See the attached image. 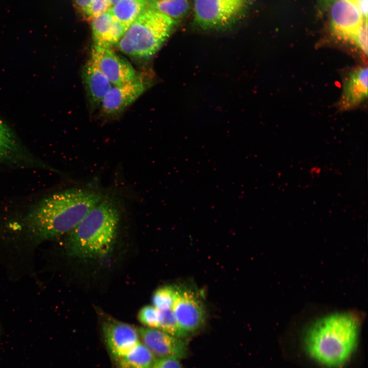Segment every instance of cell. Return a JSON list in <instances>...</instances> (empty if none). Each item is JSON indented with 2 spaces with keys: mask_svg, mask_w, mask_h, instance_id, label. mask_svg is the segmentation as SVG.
<instances>
[{
  "mask_svg": "<svg viewBox=\"0 0 368 368\" xmlns=\"http://www.w3.org/2000/svg\"><path fill=\"white\" fill-rule=\"evenodd\" d=\"M98 193L72 189L41 201L27 217L29 236L41 242L72 231L102 199Z\"/></svg>",
  "mask_w": 368,
  "mask_h": 368,
  "instance_id": "6da1fadb",
  "label": "cell"
},
{
  "mask_svg": "<svg viewBox=\"0 0 368 368\" xmlns=\"http://www.w3.org/2000/svg\"><path fill=\"white\" fill-rule=\"evenodd\" d=\"M147 85L139 76L119 85H112L103 98L100 106L107 115L123 112L146 90Z\"/></svg>",
  "mask_w": 368,
  "mask_h": 368,
  "instance_id": "30bf717a",
  "label": "cell"
},
{
  "mask_svg": "<svg viewBox=\"0 0 368 368\" xmlns=\"http://www.w3.org/2000/svg\"><path fill=\"white\" fill-rule=\"evenodd\" d=\"M172 310L181 329L188 334L199 330L205 320L203 303L196 292L185 287H176Z\"/></svg>",
  "mask_w": 368,
  "mask_h": 368,
  "instance_id": "8992f818",
  "label": "cell"
},
{
  "mask_svg": "<svg viewBox=\"0 0 368 368\" xmlns=\"http://www.w3.org/2000/svg\"><path fill=\"white\" fill-rule=\"evenodd\" d=\"M140 338L156 358L174 357L179 359L188 356L186 342L158 329L148 327L137 329Z\"/></svg>",
  "mask_w": 368,
  "mask_h": 368,
  "instance_id": "9c48e42d",
  "label": "cell"
},
{
  "mask_svg": "<svg viewBox=\"0 0 368 368\" xmlns=\"http://www.w3.org/2000/svg\"><path fill=\"white\" fill-rule=\"evenodd\" d=\"M119 0H109L110 8L114 5Z\"/></svg>",
  "mask_w": 368,
  "mask_h": 368,
  "instance_id": "83f0119b",
  "label": "cell"
},
{
  "mask_svg": "<svg viewBox=\"0 0 368 368\" xmlns=\"http://www.w3.org/2000/svg\"><path fill=\"white\" fill-rule=\"evenodd\" d=\"M353 43L366 55L367 53V20H365Z\"/></svg>",
  "mask_w": 368,
  "mask_h": 368,
  "instance_id": "7402d4cb",
  "label": "cell"
},
{
  "mask_svg": "<svg viewBox=\"0 0 368 368\" xmlns=\"http://www.w3.org/2000/svg\"><path fill=\"white\" fill-rule=\"evenodd\" d=\"M335 0H318V4L321 11L329 9L332 3Z\"/></svg>",
  "mask_w": 368,
  "mask_h": 368,
  "instance_id": "4316f807",
  "label": "cell"
},
{
  "mask_svg": "<svg viewBox=\"0 0 368 368\" xmlns=\"http://www.w3.org/2000/svg\"><path fill=\"white\" fill-rule=\"evenodd\" d=\"M82 79L90 106L95 108L101 103L112 85L89 58L82 70Z\"/></svg>",
  "mask_w": 368,
  "mask_h": 368,
  "instance_id": "5bb4252c",
  "label": "cell"
},
{
  "mask_svg": "<svg viewBox=\"0 0 368 368\" xmlns=\"http://www.w3.org/2000/svg\"><path fill=\"white\" fill-rule=\"evenodd\" d=\"M92 0H74L75 8L82 16L87 21L92 20L90 14V7Z\"/></svg>",
  "mask_w": 368,
  "mask_h": 368,
  "instance_id": "d4e9b609",
  "label": "cell"
},
{
  "mask_svg": "<svg viewBox=\"0 0 368 368\" xmlns=\"http://www.w3.org/2000/svg\"><path fill=\"white\" fill-rule=\"evenodd\" d=\"M367 71L366 66L358 67L348 74L338 102L340 110L351 109L367 98Z\"/></svg>",
  "mask_w": 368,
  "mask_h": 368,
  "instance_id": "7c38bea8",
  "label": "cell"
},
{
  "mask_svg": "<svg viewBox=\"0 0 368 368\" xmlns=\"http://www.w3.org/2000/svg\"><path fill=\"white\" fill-rule=\"evenodd\" d=\"M179 360L174 357L156 358L151 368H184Z\"/></svg>",
  "mask_w": 368,
  "mask_h": 368,
  "instance_id": "603a6c76",
  "label": "cell"
},
{
  "mask_svg": "<svg viewBox=\"0 0 368 368\" xmlns=\"http://www.w3.org/2000/svg\"><path fill=\"white\" fill-rule=\"evenodd\" d=\"M156 358L141 341L114 359L117 368H151Z\"/></svg>",
  "mask_w": 368,
  "mask_h": 368,
  "instance_id": "9a60e30c",
  "label": "cell"
},
{
  "mask_svg": "<svg viewBox=\"0 0 368 368\" xmlns=\"http://www.w3.org/2000/svg\"><path fill=\"white\" fill-rule=\"evenodd\" d=\"M249 0H194V22L203 30L225 29L245 14Z\"/></svg>",
  "mask_w": 368,
  "mask_h": 368,
  "instance_id": "5b68a950",
  "label": "cell"
},
{
  "mask_svg": "<svg viewBox=\"0 0 368 368\" xmlns=\"http://www.w3.org/2000/svg\"><path fill=\"white\" fill-rule=\"evenodd\" d=\"M146 1L147 3H148V2H149V1H152V0H146Z\"/></svg>",
  "mask_w": 368,
  "mask_h": 368,
  "instance_id": "f1b7e54d",
  "label": "cell"
},
{
  "mask_svg": "<svg viewBox=\"0 0 368 368\" xmlns=\"http://www.w3.org/2000/svg\"><path fill=\"white\" fill-rule=\"evenodd\" d=\"M90 59L112 85H119L137 75L132 65L111 47L94 44Z\"/></svg>",
  "mask_w": 368,
  "mask_h": 368,
  "instance_id": "52a82bcc",
  "label": "cell"
},
{
  "mask_svg": "<svg viewBox=\"0 0 368 368\" xmlns=\"http://www.w3.org/2000/svg\"><path fill=\"white\" fill-rule=\"evenodd\" d=\"M176 294V287H160L154 292L152 301L153 306L159 311L172 309Z\"/></svg>",
  "mask_w": 368,
  "mask_h": 368,
  "instance_id": "ac0fdd59",
  "label": "cell"
},
{
  "mask_svg": "<svg viewBox=\"0 0 368 368\" xmlns=\"http://www.w3.org/2000/svg\"><path fill=\"white\" fill-rule=\"evenodd\" d=\"M177 23L148 7L129 26L117 45L121 52L130 57L148 59L158 52Z\"/></svg>",
  "mask_w": 368,
  "mask_h": 368,
  "instance_id": "277c9868",
  "label": "cell"
},
{
  "mask_svg": "<svg viewBox=\"0 0 368 368\" xmlns=\"http://www.w3.org/2000/svg\"><path fill=\"white\" fill-rule=\"evenodd\" d=\"M148 7L146 0H119L109 10L115 18L129 27Z\"/></svg>",
  "mask_w": 368,
  "mask_h": 368,
  "instance_id": "2e32d148",
  "label": "cell"
},
{
  "mask_svg": "<svg viewBox=\"0 0 368 368\" xmlns=\"http://www.w3.org/2000/svg\"><path fill=\"white\" fill-rule=\"evenodd\" d=\"M358 9L364 19L367 20V0H348Z\"/></svg>",
  "mask_w": 368,
  "mask_h": 368,
  "instance_id": "484cf974",
  "label": "cell"
},
{
  "mask_svg": "<svg viewBox=\"0 0 368 368\" xmlns=\"http://www.w3.org/2000/svg\"><path fill=\"white\" fill-rule=\"evenodd\" d=\"M110 8L109 0H92L90 7L91 19L99 16Z\"/></svg>",
  "mask_w": 368,
  "mask_h": 368,
  "instance_id": "cb8c5ba5",
  "label": "cell"
},
{
  "mask_svg": "<svg viewBox=\"0 0 368 368\" xmlns=\"http://www.w3.org/2000/svg\"><path fill=\"white\" fill-rule=\"evenodd\" d=\"M103 333L107 350L114 360L126 354L141 341L137 329L119 321L105 323Z\"/></svg>",
  "mask_w": 368,
  "mask_h": 368,
  "instance_id": "8fae6325",
  "label": "cell"
},
{
  "mask_svg": "<svg viewBox=\"0 0 368 368\" xmlns=\"http://www.w3.org/2000/svg\"><path fill=\"white\" fill-rule=\"evenodd\" d=\"M359 322L349 312H338L319 318L308 329L304 337L307 355L325 368H341L357 347Z\"/></svg>",
  "mask_w": 368,
  "mask_h": 368,
  "instance_id": "7a4b0ae2",
  "label": "cell"
},
{
  "mask_svg": "<svg viewBox=\"0 0 368 368\" xmlns=\"http://www.w3.org/2000/svg\"><path fill=\"white\" fill-rule=\"evenodd\" d=\"M159 314L158 329L180 338L188 335L180 327L172 309L159 311Z\"/></svg>",
  "mask_w": 368,
  "mask_h": 368,
  "instance_id": "ffe728a7",
  "label": "cell"
},
{
  "mask_svg": "<svg viewBox=\"0 0 368 368\" xmlns=\"http://www.w3.org/2000/svg\"><path fill=\"white\" fill-rule=\"evenodd\" d=\"M91 21L94 44L106 47L117 44L128 28L115 18L109 10Z\"/></svg>",
  "mask_w": 368,
  "mask_h": 368,
  "instance_id": "4fadbf2b",
  "label": "cell"
},
{
  "mask_svg": "<svg viewBox=\"0 0 368 368\" xmlns=\"http://www.w3.org/2000/svg\"><path fill=\"white\" fill-rule=\"evenodd\" d=\"M329 9L332 33L339 39L353 43L367 20L348 0H335Z\"/></svg>",
  "mask_w": 368,
  "mask_h": 368,
  "instance_id": "ba28073f",
  "label": "cell"
},
{
  "mask_svg": "<svg viewBox=\"0 0 368 368\" xmlns=\"http://www.w3.org/2000/svg\"><path fill=\"white\" fill-rule=\"evenodd\" d=\"M120 218L119 209L114 202L102 198L69 233L70 254L81 258L106 255L116 238Z\"/></svg>",
  "mask_w": 368,
  "mask_h": 368,
  "instance_id": "3957f363",
  "label": "cell"
},
{
  "mask_svg": "<svg viewBox=\"0 0 368 368\" xmlns=\"http://www.w3.org/2000/svg\"><path fill=\"white\" fill-rule=\"evenodd\" d=\"M138 319L146 327L158 329L159 311L153 305L143 307L139 312Z\"/></svg>",
  "mask_w": 368,
  "mask_h": 368,
  "instance_id": "44dd1931",
  "label": "cell"
},
{
  "mask_svg": "<svg viewBox=\"0 0 368 368\" xmlns=\"http://www.w3.org/2000/svg\"><path fill=\"white\" fill-rule=\"evenodd\" d=\"M147 5L176 21L183 18L190 7L189 0H152Z\"/></svg>",
  "mask_w": 368,
  "mask_h": 368,
  "instance_id": "e0dca14e",
  "label": "cell"
},
{
  "mask_svg": "<svg viewBox=\"0 0 368 368\" xmlns=\"http://www.w3.org/2000/svg\"><path fill=\"white\" fill-rule=\"evenodd\" d=\"M17 149L15 137L9 127L0 119V162Z\"/></svg>",
  "mask_w": 368,
  "mask_h": 368,
  "instance_id": "d6986e66",
  "label": "cell"
}]
</instances>
